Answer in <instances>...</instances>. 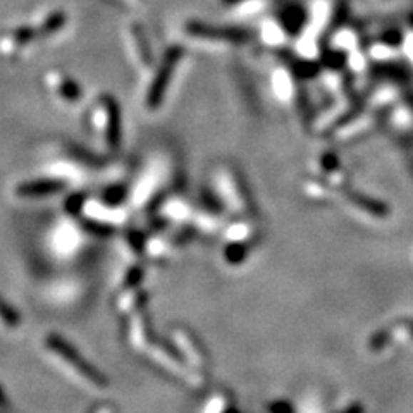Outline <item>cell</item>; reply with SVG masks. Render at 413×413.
Instances as JSON below:
<instances>
[{
    "instance_id": "obj_1",
    "label": "cell",
    "mask_w": 413,
    "mask_h": 413,
    "mask_svg": "<svg viewBox=\"0 0 413 413\" xmlns=\"http://www.w3.org/2000/svg\"><path fill=\"white\" fill-rule=\"evenodd\" d=\"M47 346L52 350L53 353L59 355L62 360L68 362V364L73 367L79 375H83V377H85L90 384H93V386H97V387L107 386V379L103 377V375L100 374L93 365H90L88 362H86L85 358L78 353V350L74 348V346H71L68 341L62 340L61 336L50 335L47 337Z\"/></svg>"
},
{
    "instance_id": "obj_2",
    "label": "cell",
    "mask_w": 413,
    "mask_h": 413,
    "mask_svg": "<svg viewBox=\"0 0 413 413\" xmlns=\"http://www.w3.org/2000/svg\"><path fill=\"white\" fill-rule=\"evenodd\" d=\"M64 190V183L56 179H44V181H30L23 183L16 188V193L23 198H41L50 197L53 193H59Z\"/></svg>"
},
{
    "instance_id": "obj_3",
    "label": "cell",
    "mask_w": 413,
    "mask_h": 413,
    "mask_svg": "<svg viewBox=\"0 0 413 413\" xmlns=\"http://www.w3.org/2000/svg\"><path fill=\"white\" fill-rule=\"evenodd\" d=\"M0 320L7 325V327H18L21 324V315L16 308H12L4 298H0Z\"/></svg>"
},
{
    "instance_id": "obj_4",
    "label": "cell",
    "mask_w": 413,
    "mask_h": 413,
    "mask_svg": "<svg viewBox=\"0 0 413 413\" xmlns=\"http://www.w3.org/2000/svg\"><path fill=\"white\" fill-rule=\"evenodd\" d=\"M108 114H111V118H108V143L116 147L119 143V112L116 103L111 102Z\"/></svg>"
},
{
    "instance_id": "obj_5",
    "label": "cell",
    "mask_w": 413,
    "mask_h": 413,
    "mask_svg": "<svg viewBox=\"0 0 413 413\" xmlns=\"http://www.w3.org/2000/svg\"><path fill=\"white\" fill-rule=\"evenodd\" d=\"M0 407H6V396H4L2 389H0Z\"/></svg>"
}]
</instances>
